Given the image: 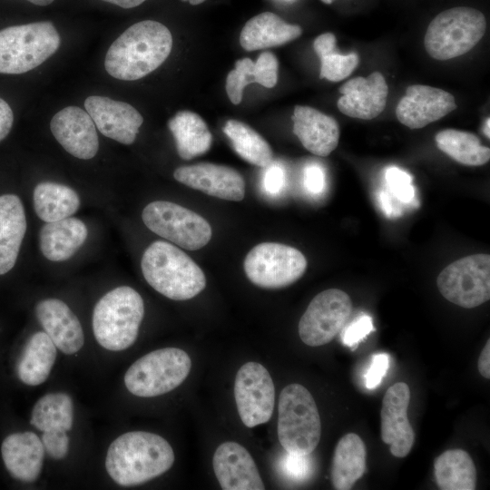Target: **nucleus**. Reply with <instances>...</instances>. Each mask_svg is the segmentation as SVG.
Returning <instances> with one entry per match:
<instances>
[{"label":"nucleus","mask_w":490,"mask_h":490,"mask_svg":"<svg viewBox=\"0 0 490 490\" xmlns=\"http://www.w3.org/2000/svg\"><path fill=\"white\" fill-rule=\"evenodd\" d=\"M172 47L170 30L162 23L144 20L127 28L109 47L104 67L113 78L141 79L157 69Z\"/></svg>","instance_id":"nucleus-1"},{"label":"nucleus","mask_w":490,"mask_h":490,"mask_svg":"<svg viewBox=\"0 0 490 490\" xmlns=\"http://www.w3.org/2000/svg\"><path fill=\"white\" fill-rule=\"evenodd\" d=\"M173 462L172 447L163 437L150 432L132 431L112 442L105 467L116 484L131 486L162 475Z\"/></svg>","instance_id":"nucleus-2"},{"label":"nucleus","mask_w":490,"mask_h":490,"mask_svg":"<svg viewBox=\"0 0 490 490\" xmlns=\"http://www.w3.org/2000/svg\"><path fill=\"white\" fill-rule=\"evenodd\" d=\"M141 269L148 284L173 300H187L201 292L206 278L201 269L184 251L163 240L144 250Z\"/></svg>","instance_id":"nucleus-3"},{"label":"nucleus","mask_w":490,"mask_h":490,"mask_svg":"<svg viewBox=\"0 0 490 490\" xmlns=\"http://www.w3.org/2000/svg\"><path fill=\"white\" fill-rule=\"evenodd\" d=\"M144 315L142 296L129 286H120L104 294L93 312V330L104 348L120 351L137 338Z\"/></svg>","instance_id":"nucleus-4"},{"label":"nucleus","mask_w":490,"mask_h":490,"mask_svg":"<svg viewBox=\"0 0 490 490\" xmlns=\"http://www.w3.org/2000/svg\"><path fill=\"white\" fill-rule=\"evenodd\" d=\"M278 437L289 454L304 456L317 447L321 423L316 402L300 384L286 386L279 395Z\"/></svg>","instance_id":"nucleus-5"},{"label":"nucleus","mask_w":490,"mask_h":490,"mask_svg":"<svg viewBox=\"0 0 490 490\" xmlns=\"http://www.w3.org/2000/svg\"><path fill=\"white\" fill-rule=\"evenodd\" d=\"M60 35L48 21L8 26L0 30V74L29 72L59 48Z\"/></svg>","instance_id":"nucleus-6"},{"label":"nucleus","mask_w":490,"mask_h":490,"mask_svg":"<svg viewBox=\"0 0 490 490\" xmlns=\"http://www.w3.org/2000/svg\"><path fill=\"white\" fill-rule=\"evenodd\" d=\"M482 12L472 7H454L439 13L428 24L424 44L434 59L445 61L469 52L485 33Z\"/></svg>","instance_id":"nucleus-7"},{"label":"nucleus","mask_w":490,"mask_h":490,"mask_svg":"<svg viewBox=\"0 0 490 490\" xmlns=\"http://www.w3.org/2000/svg\"><path fill=\"white\" fill-rule=\"evenodd\" d=\"M191 368V358L184 350L160 348L137 359L126 371L124 384L134 396L157 397L179 387Z\"/></svg>","instance_id":"nucleus-8"},{"label":"nucleus","mask_w":490,"mask_h":490,"mask_svg":"<svg viewBox=\"0 0 490 490\" xmlns=\"http://www.w3.org/2000/svg\"><path fill=\"white\" fill-rule=\"evenodd\" d=\"M142 219L150 230L188 250L204 247L212 235L203 217L172 201L150 202L142 210Z\"/></svg>","instance_id":"nucleus-9"},{"label":"nucleus","mask_w":490,"mask_h":490,"mask_svg":"<svg viewBox=\"0 0 490 490\" xmlns=\"http://www.w3.org/2000/svg\"><path fill=\"white\" fill-rule=\"evenodd\" d=\"M307 269L305 256L297 249L276 242L256 245L244 260L248 279L264 289H280L291 285Z\"/></svg>","instance_id":"nucleus-10"},{"label":"nucleus","mask_w":490,"mask_h":490,"mask_svg":"<svg viewBox=\"0 0 490 490\" xmlns=\"http://www.w3.org/2000/svg\"><path fill=\"white\" fill-rule=\"evenodd\" d=\"M441 295L465 308H475L490 299V256L475 254L446 267L436 279Z\"/></svg>","instance_id":"nucleus-11"},{"label":"nucleus","mask_w":490,"mask_h":490,"mask_svg":"<svg viewBox=\"0 0 490 490\" xmlns=\"http://www.w3.org/2000/svg\"><path fill=\"white\" fill-rule=\"evenodd\" d=\"M352 311L349 296L338 289L321 291L309 304L299 322V335L308 346L329 343L347 324Z\"/></svg>","instance_id":"nucleus-12"},{"label":"nucleus","mask_w":490,"mask_h":490,"mask_svg":"<svg viewBox=\"0 0 490 490\" xmlns=\"http://www.w3.org/2000/svg\"><path fill=\"white\" fill-rule=\"evenodd\" d=\"M234 397L239 416L246 426L268 422L273 413L275 387L267 368L257 362L243 364L235 377Z\"/></svg>","instance_id":"nucleus-13"},{"label":"nucleus","mask_w":490,"mask_h":490,"mask_svg":"<svg viewBox=\"0 0 490 490\" xmlns=\"http://www.w3.org/2000/svg\"><path fill=\"white\" fill-rule=\"evenodd\" d=\"M457 107L448 92L424 84H412L396 108L397 120L410 129H420Z\"/></svg>","instance_id":"nucleus-14"},{"label":"nucleus","mask_w":490,"mask_h":490,"mask_svg":"<svg viewBox=\"0 0 490 490\" xmlns=\"http://www.w3.org/2000/svg\"><path fill=\"white\" fill-rule=\"evenodd\" d=\"M410 390L405 382L389 387L381 408V438L396 457L407 456L412 449L415 433L407 418Z\"/></svg>","instance_id":"nucleus-15"},{"label":"nucleus","mask_w":490,"mask_h":490,"mask_svg":"<svg viewBox=\"0 0 490 490\" xmlns=\"http://www.w3.org/2000/svg\"><path fill=\"white\" fill-rule=\"evenodd\" d=\"M84 108L103 135L125 145L134 142L143 122L132 105L105 96L87 97Z\"/></svg>","instance_id":"nucleus-16"},{"label":"nucleus","mask_w":490,"mask_h":490,"mask_svg":"<svg viewBox=\"0 0 490 490\" xmlns=\"http://www.w3.org/2000/svg\"><path fill=\"white\" fill-rule=\"evenodd\" d=\"M50 129L60 145L75 158L90 160L98 152L96 126L89 113L78 106H67L56 113Z\"/></svg>","instance_id":"nucleus-17"},{"label":"nucleus","mask_w":490,"mask_h":490,"mask_svg":"<svg viewBox=\"0 0 490 490\" xmlns=\"http://www.w3.org/2000/svg\"><path fill=\"white\" fill-rule=\"evenodd\" d=\"M179 182L208 195L240 201L245 195V181L233 168L210 162L181 166L173 172Z\"/></svg>","instance_id":"nucleus-18"},{"label":"nucleus","mask_w":490,"mask_h":490,"mask_svg":"<svg viewBox=\"0 0 490 490\" xmlns=\"http://www.w3.org/2000/svg\"><path fill=\"white\" fill-rule=\"evenodd\" d=\"M212 466L223 490L265 489L252 456L237 442L221 443L214 452Z\"/></svg>","instance_id":"nucleus-19"},{"label":"nucleus","mask_w":490,"mask_h":490,"mask_svg":"<svg viewBox=\"0 0 490 490\" xmlns=\"http://www.w3.org/2000/svg\"><path fill=\"white\" fill-rule=\"evenodd\" d=\"M341 96L337 105L345 115L371 120L385 109L388 87L384 75L374 72L367 77L352 78L339 88Z\"/></svg>","instance_id":"nucleus-20"},{"label":"nucleus","mask_w":490,"mask_h":490,"mask_svg":"<svg viewBox=\"0 0 490 490\" xmlns=\"http://www.w3.org/2000/svg\"><path fill=\"white\" fill-rule=\"evenodd\" d=\"M35 315L56 348L67 355L82 348L84 343L82 325L63 300L50 298L39 301L35 306Z\"/></svg>","instance_id":"nucleus-21"},{"label":"nucleus","mask_w":490,"mask_h":490,"mask_svg":"<svg viewBox=\"0 0 490 490\" xmlns=\"http://www.w3.org/2000/svg\"><path fill=\"white\" fill-rule=\"evenodd\" d=\"M292 121L293 132L311 153L326 157L337 148L340 132L333 117L309 106L296 105Z\"/></svg>","instance_id":"nucleus-22"},{"label":"nucleus","mask_w":490,"mask_h":490,"mask_svg":"<svg viewBox=\"0 0 490 490\" xmlns=\"http://www.w3.org/2000/svg\"><path fill=\"white\" fill-rule=\"evenodd\" d=\"M5 468L15 479L32 483L39 476L44 448L38 436L33 432H18L7 436L1 446Z\"/></svg>","instance_id":"nucleus-23"},{"label":"nucleus","mask_w":490,"mask_h":490,"mask_svg":"<svg viewBox=\"0 0 490 490\" xmlns=\"http://www.w3.org/2000/svg\"><path fill=\"white\" fill-rule=\"evenodd\" d=\"M26 227L20 198L12 193L0 195V275L6 274L15 265Z\"/></svg>","instance_id":"nucleus-24"},{"label":"nucleus","mask_w":490,"mask_h":490,"mask_svg":"<svg viewBox=\"0 0 490 490\" xmlns=\"http://www.w3.org/2000/svg\"><path fill=\"white\" fill-rule=\"evenodd\" d=\"M87 236L85 223L75 217L45 222L39 231V249L50 261H65L84 244Z\"/></svg>","instance_id":"nucleus-25"},{"label":"nucleus","mask_w":490,"mask_h":490,"mask_svg":"<svg viewBox=\"0 0 490 490\" xmlns=\"http://www.w3.org/2000/svg\"><path fill=\"white\" fill-rule=\"evenodd\" d=\"M301 34L299 25L289 24L274 13L263 12L244 24L240 44L246 51H255L285 44Z\"/></svg>","instance_id":"nucleus-26"},{"label":"nucleus","mask_w":490,"mask_h":490,"mask_svg":"<svg viewBox=\"0 0 490 490\" xmlns=\"http://www.w3.org/2000/svg\"><path fill=\"white\" fill-rule=\"evenodd\" d=\"M279 62L270 52L260 54L254 62L250 58H242L235 63L226 78V92L233 104H239L242 100L244 88L252 83H257L267 88H272L278 81Z\"/></svg>","instance_id":"nucleus-27"},{"label":"nucleus","mask_w":490,"mask_h":490,"mask_svg":"<svg viewBox=\"0 0 490 490\" xmlns=\"http://www.w3.org/2000/svg\"><path fill=\"white\" fill-rule=\"evenodd\" d=\"M366 446L355 433L343 436L338 442L332 459L331 481L335 489L348 490L364 475Z\"/></svg>","instance_id":"nucleus-28"},{"label":"nucleus","mask_w":490,"mask_h":490,"mask_svg":"<svg viewBox=\"0 0 490 490\" xmlns=\"http://www.w3.org/2000/svg\"><path fill=\"white\" fill-rule=\"evenodd\" d=\"M56 358V347L45 332L38 331L27 340L18 360V378L28 386L44 383Z\"/></svg>","instance_id":"nucleus-29"},{"label":"nucleus","mask_w":490,"mask_h":490,"mask_svg":"<svg viewBox=\"0 0 490 490\" xmlns=\"http://www.w3.org/2000/svg\"><path fill=\"white\" fill-rule=\"evenodd\" d=\"M179 156L191 160L207 152L212 142L211 133L204 120L191 111L178 112L168 122Z\"/></svg>","instance_id":"nucleus-30"},{"label":"nucleus","mask_w":490,"mask_h":490,"mask_svg":"<svg viewBox=\"0 0 490 490\" xmlns=\"http://www.w3.org/2000/svg\"><path fill=\"white\" fill-rule=\"evenodd\" d=\"M37 217L54 222L73 216L81 205L78 193L69 186L54 181L39 182L33 192Z\"/></svg>","instance_id":"nucleus-31"},{"label":"nucleus","mask_w":490,"mask_h":490,"mask_svg":"<svg viewBox=\"0 0 490 490\" xmlns=\"http://www.w3.org/2000/svg\"><path fill=\"white\" fill-rule=\"evenodd\" d=\"M436 485L442 490H474L476 469L472 457L463 449H449L434 462Z\"/></svg>","instance_id":"nucleus-32"},{"label":"nucleus","mask_w":490,"mask_h":490,"mask_svg":"<svg viewBox=\"0 0 490 490\" xmlns=\"http://www.w3.org/2000/svg\"><path fill=\"white\" fill-rule=\"evenodd\" d=\"M437 148L456 162L466 166H481L490 160V150L474 133L446 129L435 136Z\"/></svg>","instance_id":"nucleus-33"},{"label":"nucleus","mask_w":490,"mask_h":490,"mask_svg":"<svg viewBox=\"0 0 490 490\" xmlns=\"http://www.w3.org/2000/svg\"><path fill=\"white\" fill-rule=\"evenodd\" d=\"M223 132L234 151L250 164L266 168L273 162V152L268 142L248 124L229 120Z\"/></svg>","instance_id":"nucleus-34"},{"label":"nucleus","mask_w":490,"mask_h":490,"mask_svg":"<svg viewBox=\"0 0 490 490\" xmlns=\"http://www.w3.org/2000/svg\"><path fill=\"white\" fill-rule=\"evenodd\" d=\"M74 422V403L65 393H49L34 404L30 423L40 431H69Z\"/></svg>","instance_id":"nucleus-35"},{"label":"nucleus","mask_w":490,"mask_h":490,"mask_svg":"<svg viewBox=\"0 0 490 490\" xmlns=\"http://www.w3.org/2000/svg\"><path fill=\"white\" fill-rule=\"evenodd\" d=\"M313 48L320 59V79L339 82L347 78L356 69L359 57L355 52L341 54L336 46V36L332 33L318 35Z\"/></svg>","instance_id":"nucleus-36"},{"label":"nucleus","mask_w":490,"mask_h":490,"mask_svg":"<svg viewBox=\"0 0 490 490\" xmlns=\"http://www.w3.org/2000/svg\"><path fill=\"white\" fill-rule=\"evenodd\" d=\"M386 182L398 201L411 202L415 197V188L412 185L411 176L397 167H390L386 171Z\"/></svg>","instance_id":"nucleus-37"},{"label":"nucleus","mask_w":490,"mask_h":490,"mask_svg":"<svg viewBox=\"0 0 490 490\" xmlns=\"http://www.w3.org/2000/svg\"><path fill=\"white\" fill-rule=\"evenodd\" d=\"M66 432L63 429H50L43 432L41 441L44 452L52 458L63 459L67 455L69 437Z\"/></svg>","instance_id":"nucleus-38"},{"label":"nucleus","mask_w":490,"mask_h":490,"mask_svg":"<svg viewBox=\"0 0 490 490\" xmlns=\"http://www.w3.org/2000/svg\"><path fill=\"white\" fill-rule=\"evenodd\" d=\"M373 330L372 318L368 315H361L344 328L342 342L354 349Z\"/></svg>","instance_id":"nucleus-39"},{"label":"nucleus","mask_w":490,"mask_h":490,"mask_svg":"<svg viewBox=\"0 0 490 490\" xmlns=\"http://www.w3.org/2000/svg\"><path fill=\"white\" fill-rule=\"evenodd\" d=\"M262 186L269 195L279 194L285 186V172L280 164L271 162L266 167Z\"/></svg>","instance_id":"nucleus-40"},{"label":"nucleus","mask_w":490,"mask_h":490,"mask_svg":"<svg viewBox=\"0 0 490 490\" xmlns=\"http://www.w3.org/2000/svg\"><path fill=\"white\" fill-rule=\"evenodd\" d=\"M389 367L387 354H376L371 358L370 366L365 375L366 387L368 389L376 388L381 382Z\"/></svg>","instance_id":"nucleus-41"},{"label":"nucleus","mask_w":490,"mask_h":490,"mask_svg":"<svg viewBox=\"0 0 490 490\" xmlns=\"http://www.w3.org/2000/svg\"><path fill=\"white\" fill-rule=\"evenodd\" d=\"M288 458L285 461V470L287 474L299 480L307 477L311 469L309 455L299 456L288 453Z\"/></svg>","instance_id":"nucleus-42"},{"label":"nucleus","mask_w":490,"mask_h":490,"mask_svg":"<svg viewBox=\"0 0 490 490\" xmlns=\"http://www.w3.org/2000/svg\"><path fill=\"white\" fill-rule=\"evenodd\" d=\"M303 180L305 189L313 195L320 194L325 188V173L318 165H308Z\"/></svg>","instance_id":"nucleus-43"},{"label":"nucleus","mask_w":490,"mask_h":490,"mask_svg":"<svg viewBox=\"0 0 490 490\" xmlns=\"http://www.w3.org/2000/svg\"><path fill=\"white\" fill-rule=\"evenodd\" d=\"M14 122V113L10 105L0 98V142L11 132Z\"/></svg>","instance_id":"nucleus-44"},{"label":"nucleus","mask_w":490,"mask_h":490,"mask_svg":"<svg viewBox=\"0 0 490 490\" xmlns=\"http://www.w3.org/2000/svg\"><path fill=\"white\" fill-rule=\"evenodd\" d=\"M479 373L485 378H490V340L488 339L478 358Z\"/></svg>","instance_id":"nucleus-45"},{"label":"nucleus","mask_w":490,"mask_h":490,"mask_svg":"<svg viewBox=\"0 0 490 490\" xmlns=\"http://www.w3.org/2000/svg\"><path fill=\"white\" fill-rule=\"evenodd\" d=\"M103 1L115 5L122 8L129 9V8H133L140 5L146 0H103Z\"/></svg>","instance_id":"nucleus-46"},{"label":"nucleus","mask_w":490,"mask_h":490,"mask_svg":"<svg viewBox=\"0 0 490 490\" xmlns=\"http://www.w3.org/2000/svg\"><path fill=\"white\" fill-rule=\"evenodd\" d=\"M27 1L35 5L45 6L52 4L54 0H27Z\"/></svg>","instance_id":"nucleus-47"},{"label":"nucleus","mask_w":490,"mask_h":490,"mask_svg":"<svg viewBox=\"0 0 490 490\" xmlns=\"http://www.w3.org/2000/svg\"><path fill=\"white\" fill-rule=\"evenodd\" d=\"M489 123H490V120L489 118H487L485 120V126H484V132H485V135L487 136V138H490Z\"/></svg>","instance_id":"nucleus-48"},{"label":"nucleus","mask_w":490,"mask_h":490,"mask_svg":"<svg viewBox=\"0 0 490 490\" xmlns=\"http://www.w3.org/2000/svg\"><path fill=\"white\" fill-rule=\"evenodd\" d=\"M181 1H189V3L191 5H200V4L203 3L206 0H181Z\"/></svg>","instance_id":"nucleus-49"},{"label":"nucleus","mask_w":490,"mask_h":490,"mask_svg":"<svg viewBox=\"0 0 490 490\" xmlns=\"http://www.w3.org/2000/svg\"><path fill=\"white\" fill-rule=\"evenodd\" d=\"M325 4H331L334 0H321Z\"/></svg>","instance_id":"nucleus-50"}]
</instances>
